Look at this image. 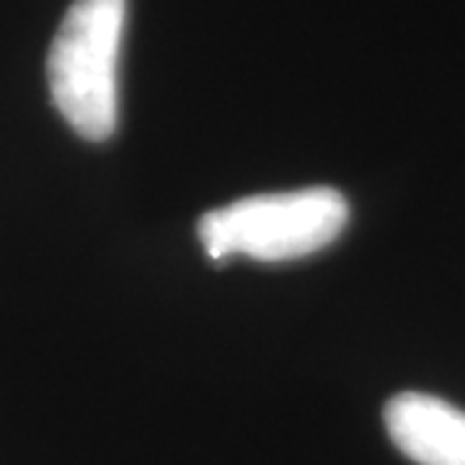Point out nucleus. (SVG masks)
Here are the masks:
<instances>
[{"label":"nucleus","instance_id":"3","mask_svg":"<svg viewBox=\"0 0 465 465\" xmlns=\"http://www.w3.org/2000/svg\"><path fill=\"white\" fill-rule=\"evenodd\" d=\"M385 430L416 465H465V411L448 401L399 393L385 403Z\"/></svg>","mask_w":465,"mask_h":465},{"label":"nucleus","instance_id":"2","mask_svg":"<svg viewBox=\"0 0 465 465\" xmlns=\"http://www.w3.org/2000/svg\"><path fill=\"white\" fill-rule=\"evenodd\" d=\"M349 220V204L331 186L282 194H256L210 210L200 220V241L210 259L249 256L292 262L333 243Z\"/></svg>","mask_w":465,"mask_h":465},{"label":"nucleus","instance_id":"1","mask_svg":"<svg viewBox=\"0 0 465 465\" xmlns=\"http://www.w3.org/2000/svg\"><path fill=\"white\" fill-rule=\"evenodd\" d=\"M127 0H75L54 34L47 81L57 112L84 140L116 130V65Z\"/></svg>","mask_w":465,"mask_h":465}]
</instances>
